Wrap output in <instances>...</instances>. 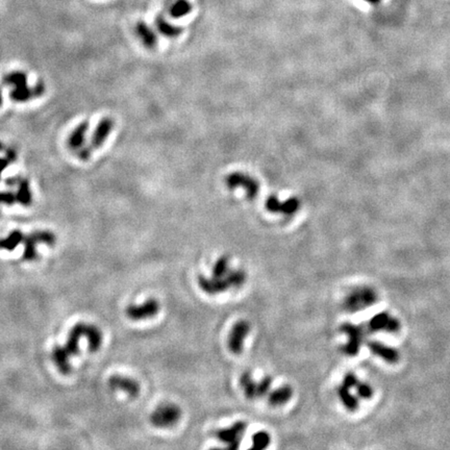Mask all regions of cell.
Listing matches in <instances>:
<instances>
[{"label":"cell","mask_w":450,"mask_h":450,"mask_svg":"<svg viewBox=\"0 0 450 450\" xmlns=\"http://www.w3.org/2000/svg\"><path fill=\"white\" fill-rule=\"evenodd\" d=\"M338 395L344 405V407L350 410V412H355L359 408V401L355 396L350 393V389H348L345 386H341L338 389Z\"/></svg>","instance_id":"7402d4cb"},{"label":"cell","mask_w":450,"mask_h":450,"mask_svg":"<svg viewBox=\"0 0 450 450\" xmlns=\"http://www.w3.org/2000/svg\"><path fill=\"white\" fill-rule=\"evenodd\" d=\"M3 83L13 87L11 98L15 102H26L30 99L41 97L45 92L43 82H38L34 88L27 86V75L21 71H13L3 77Z\"/></svg>","instance_id":"7a4b0ae2"},{"label":"cell","mask_w":450,"mask_h":450,"mask_svg":"<svg viewBox=\"0 0 450 450\" xmlns=\"http://www.w3.org/2000/svg\"><path fill=\"white\" fill-rule=\"evenodd\" d=\"M229 268V258L227 255H222L216 261L213 268L214 277H224L228 272Z\"/></svg>","instance_id":"83f0119b"},{"label":"cell","mask_w":450,"mask_h":450,"mask_svg":"<svg viewBox=\"0 0 450 450\" xmlns=\"http://www.w3.org/2000/svg\"><path fill=\"white\" fill-rule=\"evenodd\" d=\"M90 127L89 121H82L77 125L74 130L71 133L68 140V144L72 149H79L82 148L84 144V140Z\"/></svg>","instance_id":"ac0fdd59"},{"label":"cell","mask_w":450,"mask_h":450,"mask_svg":"<svg viewBox=\"0 0 450 450\" xmlns=\"http://www.w3.org/2000/svg\"><path fill=\"white\" fill-rule=\"evenodd\" d=\"M293 396V389L290 386H284L278 388L269 394V403L273 407L283 406L288 402Z\"/></svg>","instance_id":"44dd1931"},{"label":"cell","mask_w":450,"mask_h":450,"mask_svg":"<svg viewBox=\"0 0 450 450\" xmlns=\"http://www.w3.org/2000/svg\"><path fill=\"white\" fill-rule=\"evenodd\" d=\"M355 389L359 396L364 399H369L372 397V395H373V390H372L371 386L368 384L359 382V384L355 387Z\"/></svg>","instance_id":"4dcf8cb0"},{"label":"cell","mask_w":450,"mask_h":450,"mask_svg":"<svg viewBox=\"0 0 450 450\" xmlns=\"http://www.w3.org/2000/svg\"><path fill=\"white\" fill-rule=\"evenodd\" d=\"M198 285L201 290L209 295L219 294L230 289V285L225 277L213 276V278H207L204 275H200L198 276Z\"/></svg>","instance_id":"5bb4252c"},{"label":"cell","mask_w":450,"mask_h":450,"mask_svg":"<svg viewBox=\"0 0 450 450\" xmlns=\"http://www.w3.org/2000/svg\"><path fill=\"white\" fill-rule=\"evenodd\" d=\"M224 277L230 285V288H239L246 281V272L244 270H232L228 271Z\"/></svg>","instance_id":"4316f807"},{"label":"cell","mask_w":450,"mask_h":450,"mask_svg":"<svg viewBox=\"0 0 450 450\" xmlns=\"http://www.w3.org/2000/svg\"><path fill=\"white\" fill-rule=\"evenodd\" d=\"M16 203V194H13L12 192H0V205H13Z\"/></svg>","instance_id":"1f68e13d"},{"label":"cell","mask_w":450,"mask_h":450,"mask_svg":"<svg viewBox=\"0 0 450 450\" xmlns=\"http://www.w3.org/2000/svg\"><path fill=\"white\" fill-rule=\"evenodd\" d=\"M377 301V294L376 292L368 288V286H364V288L356 289L352 291L348 295L344 302V307L348 312H359L362 309L374 305Z\"/></svg>","instance_id":"8992f818"},{"label":"cell","mask_w":450,"mask_h":450,"mask_svg":"<svg viewBox=\"0 0 450 450\" xmlns=\"http://www.w3.org/2000/svg\"><path fill=\"white\" fill-rule=\"evenodd\" d=\"M24 235L21 230H13L11 234L4 239H0V249H6L9 251L14 250L20 243H22Z\"/></svg>","instance_id":"603a6c76"},{"label":"cell","mask_w":450,"mask_h":450,"mask_svg":"<svg viewBox=\"0 0 450 450\" xmlns=\"http://www.w3.org/2000/svg\"><path fill=\"white\" fill-rule=\"evenodd\" d=\"M240 385L243 388L245 396L249 399L257 397V383H255L249 372H244L240 377Z\"/></svg>","instance_id":"d4e9b609"},{"label":"cell","mask_w":450,"mask_h":450,"mask_svg":"<svg viewBox=\"0 0 450 450\" xmlns=\"http://www.w3.org/2000/svg\"><path fill=\"white\" fill-rule=\"evenodd\" d=\"M182 417L181 408L174 403H164L157 408L151 414V423L160 429H168L174 426Z\"/></svg>","instance_id":"5b68a950"},{"label":"cell","mask_w":450,"mask_h":450,"mask_svg":"<svg viewBox=\"0 0 450 450\" xmlns=\"http://www.w3.org/2000/svg\"><path fill=\"white\" fill-rule=\"evenodd\" d=\"M136 34L139 37L140 41L147 48H154L158 44V36L154 33V30L145 23L144 21H140L136 25Z\"/></svg>","instance_id":"e0dca14e"},{"label":"cell","mask_w":450,"mask_h":450,"mask_svg":"<svg viewBox=\"0 0 450 450\" xmlns=\"http://www.w3.org/2000/svg\"><path fill=\"white\" fill-rule=\"evenodd\" d=\"M271 385H272V378L270 376L264 377L262 381L257 383V397H264L270 391Z\"/></svg>","instance_id":"f546056e"},{"label":"cell","mask_w":450,"mask_h":450,"mask_svg":"<svg viewBox=\"0 0 450 450\" xmlns=\"http://www.w3.org/2000/svg\"><path fill=\"white\" fill-rule=\"evenodd\" d=\"M2 105V93H1V89H0V106Z\"/></svg>","instance_id":"74e56055"},{"label":"cell","mask_w":450,"mask_h":450,"mask_svg":"<svg viewBox=\"0 0 450 450\" xmlns=\"http://www.w3.org/2000/svg\"><path fill=\"white\" fill-rule=\"evenodd\" d=\"M4 152H5V158H6L7 160H9V162L11 163V164H12V163H15V162L17 161V159H18V153H17V151L15 150V149H13V148H7V149L4 150Z\"/></svg>","instance_id":"836d02e7"},{"label":"cell","mask_w":450,"mask_h":450,"mask_svg":"<svg viewBox=\"0 0 450 450\" xmlns=\"http://www.w3.org/2000/svg\"><path fill=\"white\" fill-rule=\"evenodd\" d=\"M172 1H173V0H165V1H164V10H166V9H167V6H168L170 3H171Z\"/></svg>","instance_id":"d590c367"},{"label":"cell","mask_w":450,"mask_h":450,"mask_svg":"<svg viewBox=\"0 0 450 450\" xmlns=\"http://www.w3.org/2000/svg\"><path fill=\"white\" fill-rule=\"evenodd\" d=\"M11 163L9 162L6 158H0V178H1V174L4 171V170L7 168Z\"/></svg>","instance_id":"e575fe53"},{"label":"cell","mask_w":450,"mask_h":450,"mask_svg":"<svg viewBox=\"0 0 450 450\" xmlns=\"http://www.w3.org/2000/svg\"><path fill=\"white\" fill-rule=\"evenodd\" d=\"M359 384V379L358 377H356L353 373H347L345 376H344V379H343V386L347 387L348 389H352V388H355L356 385Z\"/></svg>","instance_id":"d6a6232c"},{"label":"cell","mask_w":450,"mask_h":450,"mask_svg":"<svg viewBox=\"0 0 450 450\" xmlns=\"http://www.w3.org/2000/svg\"><path fill=\"white\" fill-rule=\"evenodd\" d=\"M161 308L160 302L154 299L146 300L143 305L140 306H129L126 308V315L131 320H146L156 316Z\"/></svg>","instance_id":"9c48e42d"},{"label":"cell","mask_w":450,"mask_h":450,"mask_svg":"<svg viewBox=\"0 0 450 450\" xmlns=\"http://www.w3.org/2000/svg\"><path fill=\"white\" fill-rule=\"evenodd\" d=\"M247 429V423L244 421L236 422L228 429L216 431V437L223 443H226L229 449H237L241 443L243 433Z\"/></svg>","instance_id":"30bf717a"},{"label":"cell","mask_w":450,"mask_h":450,"mask_svg":"<svg viewBox=\"0 0 450 450\" xmlns=\"http://www.w3.org/2000/svg\"><path fill=\"white\" fill-rule=\"evenodd\" d=\"M270 441H271V438L267 431L261 430V431L255 432L252 436V443H253L252 449H258V450L265 449L269 446Z\"/></svg>","instance_id":"f1b7e54d"},{"label":"cell","mask_w":450,"mask_h":450,"mask_svg":"<svg viewBox=\"0 0 450 450\" xmlns=\"http://www.w3.org/2000/svg\"><path fill=\"white\" fill-rule=\"evenodd\" d=\"M108 386H110L112 389H118L126 392L133 397L138 396L140 393V385L138 384V382H136L135 379L120 375L111 376L110 379H108Z\"/></svg>","instance_id":"9a60e30c"},{"label":"cell","mask_w":450,"mask_h":450,"mask_svg":"<svg viewBox=\"0 0 450 450\" xmlns=\"http://www.w3.org/2000/svg\"><path fill=\"white\" fill-rule=\"evenodd\" d=\"M193 10V5L189 0H173L167 9L168 15L173 19H180L189 15Z\"/></svg>","instance_id":"d6986e66"},{"label":"cell","mask_w":450,"mask_h":450,"mask_svg":"<svg viewBox=\"0 0 450 450\" xmlns=\"http://www.w3.org/2000/svg\"><path fill=\"white\" fill-rule=\"evenodd\" d=\"M5 150V147H4V144L0 141V151H4Z\"/></svg>","instance_id":"8d00e7d4"},{"label":"cell","mask_w":450,"mask_h":450,"mask_svg":"<svg viewBox=\"0 0 450 450\" xmlns=\"http://www.w3.org/2000/svg\"><path fill=\"white\" fill-rule=\"evenodd\" d=\"M18 192L16 193L17 203L21 205L28 206L33 204V195L29 188V182L27 180H22L19 182Z\"/></svg>","instance_id":"cb8c5ba5"},{"label":"cell","mask_w":450,"mask_h":450,"mask_svg":"<svg viewBox=\"0 0 450 450\" xmlns=\"http://www.w3.org/2000/svg\"><path fill=\"white\" fill-rule=\"evenodd\" d=\"M87 340L89 342V349L91 352H95L99 350L102 344V333L95 325L90 324L89 332L87 335Z\"/></svg>","instance_id":"484cf974"},{"label":"cell","mask_w":450,"mask_h":450,"mask_svg":"<svg viewBox=\"0 0 450 450\" xmlns=\"http://www.w3.org/2000/svg\"><path fill=\"white\" fill-rule=\"evenodd\" d=\"M368 347L372 353L379 356V358H382L384 361L388 363L394 364L399 361V353L396 349L393 347L387 346L381 342H378V341H370L368 343Z\"/></svg>","instance_id":"2e32d148"},{"label":"cell","mask_w":450,"mask_h":450,"mask_svg":"<svg viewBox=\"0 0 450 450\" xmlns=\"http://www.w3.org/2000/svg\"><path fill=\"white\" fill-rule=\"evenodd\" d=\"M227 188L234 190L237 188H243L246 195L249 199L257 197L260 192V184L254 177L244 172H231L225 178Z\"/></svg>","instance_id":"52a82bcc"},{"label":"cell","mask_w":450,"mask_h":450,"mask_svg":"<svg viewBox=\"0 0 450 450\" xmlns=\"http://www.w3.org/2000/svg\"><path fill=\"white\" fill-rule=\"evenodd\" d=\"M57 238L53 235V232L49 230H37L32 232L29 235H25L23 238L22 243L24 244V253H23V261L30 262L34 261L37 258V250L36 246L38 244H46L48 246H52L56 244Z\"/></svg>","instance_id":"277c9868"},{"label":"cell","mask_w":450,"mask_h":450,"mask_svg":"<svg viewBox=\"0 0 450 450\" xmlns=\"http://www.w3.org/2000/svg\"><path fill=\"white\" fill-rule=\"evenodd\" d=\"M156 26L159 32L167 38H176L181 36L183 33V28L170 23L163 15H159L156 19Z\"/></svg>","instance_id":"ffe728a7"},{"label":"cell","mask_w":450,"mask_h":450,"mask_svg":"<svg viewBox=\"0 0 450 450\" xmlns=\"http://www.w3.org/2000/svg\"><path fill=\"white\" fill-rule=\"evenodd\" d=\"M266 208L271 213H282L285 215H293L299 208V201L297 198L291 197L284 203H281L276 196H270L265 203Z\"/></svg>","instance_id":"4fadbf2b"},{"label":"cell","mask_w":450,"mask_h":450,"mask_svg":"<svg viewBox=\"0 0 450 450\" xmlns=\"http://www.w3.org/2000/svg\"><path fill=\"white\" fill-rule=\"evenodd\" d=\"M341 330L346 333L348 337V342L343 347V351L350 356L358 355L364 338V331L362 327H356V325L352 323H344L341 327Z\"/></svg>","instance_id":"ba28073f"},{"label":"cell","mask_w":450,"mask_h":450,"mask_svg":"<svg viewBox=\"0 0 450 450\" xmlns=\"http://www.w3.org/2000/svg\"><path fill=\"white\" fill-rule=\"evenodd\" d=\"M90 324L77 323L70 330L67 343L65 346H58L52 351V360L59 371L63 374H68L71 371L70 358L77 355L80 352V340L82 337H87Z\"/></svg>","instance_id":"6da1fadb"},{"label":"cell","mask_w":450,"mask_h":450,"mask_svg":"<svg viewBox=\"0 0 450 450\" xmlns=\"http://www.w3.org/2000/svg\"><path fill=\"white\" fill-rule=\"evenodd\" d=\"M114 125H115V122L112 118L105 117L100 120L97 127L94 130V134H93L91 138V141L89 145L82 147V148L80 150L79 157L82 161H88L91 158L92 153L94 152L97 148H99V147H102L107 137L110 136V134L112 133Z\"/></svg>","instance_id":"3957f363"},{"label":"cell","mask_w":450,"mask_h":450,"mask_svg":"<svg viewBox=\"0 0 450 450\" xmlns=\"http://www.w3.org/2000/svg\"><path fill=\"white\" fill-rule=\"evenodd\" d=\"M369 329L374 332L385 330L387 332L394 333L399 331L400 323L396 318L391 317L386 312H382L372 317L369 322Z\"/></svg>","instance_id":"7c38bea8"},{"label":"cell","mask_w":450,"mask_h":450,"mask_svg":"<svg viewBox=\"0 0 450 450\" xmlns=\"http://www.w3.org/2000/svg\"><path fill=\"white\" fill-rule=\"evenodd\" d=\"M250 331V324L246 320L238 321L230 331L228 338V347L234 354H240L243 351L244 340Z\"/></svg>","instance_id":"8fae6325"}]
</instances>
